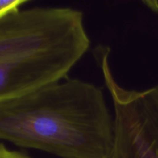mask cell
<instances>
[{
  "mask_svg": "<svg viewBox=\"0 0 158 158\" xmlns=\"http://www.w3.org/2000/svg\"><path fill=\"white\" fill-rule=\"evenodd\" d=\"M0 140L61 158H109L114 116L101 88L68 77L0 102Z\"/></svg>",
  "mask_w": 158,
  "mask_h": 158,
  "instance_id": "1",
  "label": "cell"
},
{
  "mask_svg": "<svg viewBox=\"0 0 158 158\" xmlns=\"http://www.w3.org/2000/svg\"><path fill=\"white\" fill-rule=\"evenodd\" d=\"M27 2L26 0H0V20L21 9V6Z\"/></svg>",
  "mask_w": 158,
  "mask_h": 158,
  "instance_id": "4",
  "label": "cell"
},
{
  "mask_svg": "<svg viewBox=\"0 0 158 158\" xmlns=\"http://www.w3.org/2000/svg\"><path fill=\"white\" fill-rule=\"evenodd\" d=\"M0 158H31L24 153L12 151L6 148L3 143H0Z\"/></svg>",
  "mask_w": 158,
  "mask_h": 158,
  "instance_id": "5",
  "label": "cell"
},
{
  "mask_svg": "<svg viewBox=\"0 0 158 158\" xmlns=\"http://www.w3.org/2000/svg\"><path fill=\"white\" fill-rule=\"evenodd\" d=\"M90 40L78 9L36 6L0 20V102L68 78Z\"/></svg>",
  "mask_w": 158,
  "mask_h": 158,
  "instance_id": "2",
  "label": "cell"
},
{
  "mask_svg": "<svg viewBox=\"0 0 158 158\" xmlns=\"http://www.w3.org/2000/svg\"><path fill=\"white\" fill-rule=\"evenodd\" d=\"M114 107V140L109 158H158V85L144 90L119 84L110 63L100 66Z\"/></svg>",
  "mask_w": 158,
  "mask_h": 158,
  "instance_id": "3",
  "label": "cell"
}]
</instances>
